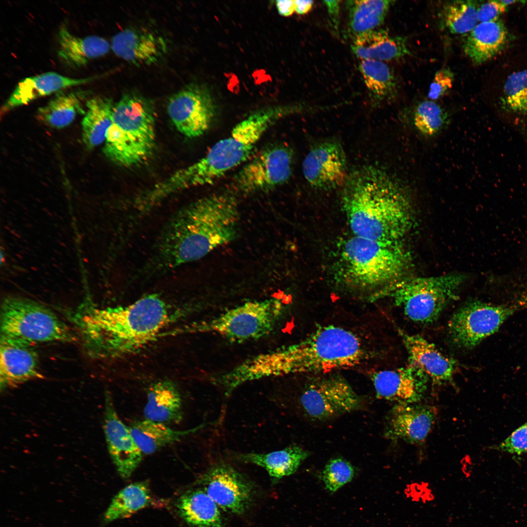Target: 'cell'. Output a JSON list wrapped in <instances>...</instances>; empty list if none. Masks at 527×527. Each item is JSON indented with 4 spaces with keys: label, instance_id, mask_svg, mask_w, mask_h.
I'll use <instances>...</instances> for the list:
<instances>
[{
    "label": "cell",
    "instance_id": "1",
    "mask_svg": "<svg viewBox=\"0 0 527 527\" xmlns=\"http://www.w3.org/2000/svg\"><path fill=\"white\" fill-rule=\"evenodd\" d=\"M240 223L238 203L232 194L214 193L194 201L165 224L144 266L145 273H163L203 257L234 241Z\"/></svg>",
    "mask_w": 527,
    "mask_h": 527
},
{
    "label": "cell",
    "instance_id": "2",
    "mask_svg": "<svg viewBox=\"0 0 527 527\" xmlns=\"http://www.w3.org/2000/svg\"><path fill=\"white\" fill-rule=\"evenodd\" d=\"M405 183L373 165L363 166L349 173L342 186L341 203L353 235L401 242L413 223Z\"/></svg>",
    "mask_w": 527,
    "mask_h": 527
},
{
    "label": "cell",
    "instance_id": "3",
    "mask_svg": "<svg viewBox=\"0 0 527 527\" xmlns=\"http://www.w3.org/2000/svg\"><path fill=\"white\" fill-rule=\"evenodd\" d=\"M362 340L346 328L319 327L304 339L254 356L240 364L241 379L247 383L303 373H326L355 366L370 358Z\"/></svg>",
    "mask_w": 527,
    "mask_h": 527
},
{
    "label": "cell",
    "instance_id": "4",
    "mask_svg": "<svg viewBox=\"0 0 527 527\" xmlns=\"http://www.w3.org/2000/svg\"><path fill=\"white\" fill-rule=\"evenodd\" d=\"M172 319L166 302L150 294L127 305L90 307L79 312L76 320L89 354L110 358L140 349L160 336Z\"/></svg>",
    "mask_w": 527,
    "mask_h": 527
},
{
    "label": "cell",
    "instance_id": "5",
    "mask_svg": "<svg viewBox=\"0 0 527 527\" xmlns=\"http://www.w3.org/2000/svg\"><path fill=\"white\" fill-rule=\"evenodd\" d=\"M300 111L298 105L259 110L237 124L230 134L215 143L201 159L154 185L153 191L164 201L194 187L211 184L249 158L265 132L281 118Z\"/></svg>",
    "mask_w": 527,
    "mask_h": 527
},
{
    "label": "cell",
    "instance_id": "6",
    "mask_svg": "<svg viewBox=\"0 0 527 527\" xmlns=\"http://www.w3.org/2000/svg\"><path fill=\"white\" fill-rule=\"evenodd\" d=\"M338 262V274L346 287L376 293L383 289L377 296L402 276L410 265V255L401 242L353 235L344 243Z\"/></svg>",
    "mask_w": 527,
    "mask_h": 527
},
{
    "label": "cell",
    "instance_id": "7",
    "mask_svg": "<svg viewBox=\"0 0 527 527\" xmlns=\"http://www.w3.org/2000/svg\"><path fill=\"white\" fill-rule=\"evenodd\" d=\"M155 138L152 102L139 94H124L114 103L103 149L105 156L121 166L140 164L152 154Z\"/></svg>",
    "mask_w": 527,
    "mask_h": 527
},
{
    "label": "cell",
    "instance_id": "8",
    "mask_svg": "<svg viewBox=\"0 0 527 527\" xmlns=\"http://www.w3.org/2000/svg\"><path fill=\"white\" fill-rule=\"evenodd\" d=\"M285 304L277 297L246 302L210 319L189 325L182 331L213 333L234 342L257 340L273 331Z\"/></svg>",
    "mask_w": 527,
    "mask_h": 527
},
{
    "label": "cell",
    "instance_id": "9",
    "mask_svg": "<svg viewBox=\"0 0 527 527\" xmlns=\"http://www.w3.org/2000/svg\"><path fill=\"white\" fill-rule=\"evenodd\" d=\"M0 313V336L33 345L52 342H72L76 336L52 310L33 300L8 297Z\"/></svg>",
    "mask_w": 527,
    "mask_h": 527
},
{
    "label": "cell",
    "instance_id": "10",
    "mask_svg": "<svg viewBox=\"0 0 527 527\" xmlns=\"http://www.w3.org/2000/svg\"><path fill=\"white\" fill-rule=\"evenodd\" d=\"M464 280L461 274L418 277L394 283L382 293L388 294L411 320L422 324L435 321L457 297Z\"/></svg>",
    "mask_w": 527,
    "mask_h": 527
},
{
    "label": "cell",
    "instance_id": "11",
    "mask_svg": "<svg viewBox=\"0 0 527 527\" xmlns=\"http://www.w3.org/2000/svg\"><path fill=\"white\" fill-rule=\"evenodd\" d=\"M299 405L310 419L328 421L359 410L362 398L342 376L332 374L309 383L299 398Z\"/></svg>",
    "mask_w": 527,
    "mask_h": 527
},
{
    "label": "cell",
    "instance_id": "12",
    "mask_svg": "<svg viewBox=\"0 0 527 527\" xmlns=\"http://www.w3.org/2000/svg\"><path fill=\"white\" fill-rule=\"evenodd\" d=\"M293 152L285 144L272 145L258 153L234 178L239 191L251 194L272 189L286 182L292 169Z\"/></svg>",
    "mask_w": 527,
    "mask_h": 527
},
{
    "label": "cell",
    "instance_id": "13",
    "mask_svg": "<svg viewBox=\"0 0 527 527\" xmlns=\"http://www.w3.org/2000/svg\"><path fill=\"white\" fill-rule=\"evenodd\" d=\"M515 310L512 306L480 301L469 303L454 313L449 322L451 339L459 346L474 347L497 332Z\"/></svg>",
    "mask_w": 527,
    "mask_h": 527
},
{
    "label": "cell",
    "instance_id": "14",
    "mask_svg": "<svg viewBox=\"0 0 527 527\" xmlns=\"http://www.w3.org/2000/svg\"><path fill=\"white\" fill-rule=\"evenodd\" d=\"M167 110L177 130L193 139L209 129L216 115V106L207 87L191 83L170 97Z\"/></svg>",
    "mask_w": 527,
    "mask_h": 527
},
{
    "label": "cell",
    "instance_id": "15",
    "mask_svg": "<svg viewBox=\"0 0 527 527\" xmlns=\"http://www.w3.org/2000/svg\"><path fill=\"white\" fill-rule=\"evenodd\" d=\"M198 482L218 507L230 513L243 514L252 500L253 484L226 463L219 462L211 466Z\"/></svg>",
    "mask_w": 527,
    "mask_h": 527
},
{
    "label": "cell",
    "instance_id": "16",
    "mask_svg": "<svg viewBox=\"0 0 527 527\" xmlns=\"http://www.w3.org/2000/svg\"><path fill=\"white\" fill-rule=\"evenodd\" d=\"M302 170L308 183L316 189L327 190L342 187L349 174L340 142L328 139L313 145L304 160Z\"/></svg>",
    "mask_w": 527,
    "mask_h": 527
},
{
    "label": "cell",
    "instance_id": "17",
    "mask_svg": "<svg viewBox=\"0 0 527 527\" xmlns=\"http://www.w3.org/2000/svg\"><path fill=\"white\" fill-rule=\"evenodd\" d=\"M437 416L432 405L415 403H396L388 412L384 436L393 441L421 444L431 431Z\"/></svg>",
    "mask_w": 527,
    "mask_h": 527
},
{
    "label": "cell",
    "instance_id": "18",
    "mask_svg": "<svg viewBox=\"0 0 527 527\" xmlns=\"http://www.w3.org/2000/svg\"><path fill=\"white\" fill-rule=\"evenodd\" d=\"M103 428L108 450L119 475L130 477L142 460L141 449L119 417L111 398L106 395Z\"/></svg>",
    "mask_w": 527,
    "mask_h": 527
},
{
    "label": "cell",
    "instance_id": "19",
    "mask_svg": "<svg viewBox=\"0 0 527 527\" xmlns=\"http://www.w3.org/2000/svg\"><path fill=\"white\" fill-rule=\"evenodd\" d=\"M370 379L377 397L397 403H415L421 400L426 389L427 376L415 365L372 373Z\"/></svg>",
    "mask_w": 527,
    "mask_h": 527
},
{
    "label": "cell",
    "instance_id": "20",
    "mask_svg": "<svg viewBox=\"0 0 527 527\" xmlns=\"http://www.w3.org/2000/svg\"><path fill=\"white\" fill-rule=\"evenodd\" d=\"M33 345L0 336L1 390L42 377Z\"/></svg>",
    "mask_w": 527,
    "mask_h": 527
},
{
    "label": "cell",
    "instance_id": "21",
    "mask_svg": "<svg viewBox=\"0 0 527 527\" xmlns=\"http://www.w3.org/2000/svg\"><path fill=\"white\" fill-rule=\"evenodd\" d=\"M111 49L118 57L137 66L149 65L158 61L166 51L162 38L145 30L127 28L116 34Z\"/></svg>",
    "mask_w": 527,
    "mask_h": 527
},
{
    "label": "cell",
    "instance_id": "22",
    "mask_svg": "<svg viewBox=\"0 0 527 527\" xmlns=\"http://www.w3.org/2000/svg\"><path fill=\"white\" fill-rule=\"evenodd\" d=\"M398 332L406 348L409 363L422 371L434 383L442 384L452 381L456 364L442 354L435 346L422 337Z\"/></svg>",
    "mask_w": 527,
    "mask_h": 527
},
{
    "label": "cell",
    "instance_id": "23",
    "mask_svg": "<svg viewBox=\"0 0 527 527\" xmlns=\"http://www.w3.org/2000/svg\"><path fill=\"white\" fill-rule=\"evenodd\" d=\"M97 77L73 78L54 72H48L28 77L21 80L7 99L1 109L5 114L18 106L42 97L57 93L64 89L84 84Z\"/></svg>",
    "mask_w": 527,
    "mask_h": 527
},
{
    "label": "cell",
    "instance_id": "24",
    "mask_svg": "<svg viewBox=\"0 0 527 527\" xmlns=\"http://www.w3.org/2000/svg\"><path fill=\"white\" fill-rule=\"evenodd\" d=\"M58 42V55L60 59L72 68L86 65L91 61L107 54L111 48L108 41L101 37H78L65 26L59 29Z\"/></svg>",
    "mask_w": 527,
    "mask_h": 527
},
{
    "label": "cell",
    "instance_id": "25",
    "mask_svg": "<svg viewBox=\"0 0 527 527\" xmlns=\"http://www.w3.org/2000/svg\"><path fill=\"white\" fill-rule=\"evenodd\" d=\"M351 48L360 60L384 61L410 54L405 37L392 36L383 29L377 28L355 37Z\"/></svg>",
    "mask_w": 527,
    "mask_h": 527
},
{
    "label": "cell",
    "instance_id": "26",
    "mask_svg": "<svg viewBox=\"0 0 527 527\" xmlns=\"http://www.w3.org/2000/svg\"><path fill=\"white\" fill-rule=\"evenodd\" d=\"M182 400L176 384L162 380L148 388L143 410L147 419L165 425L178 424L182 419Z\"/></svg>",
    "mask_w": 527,
    "mask_h": 527
},
{
    "label": "cell",
    "instance_id": "27",
    "mask_svg": "<svg viewBox=\"0 0 527 527\" xmlns=\"http://www.w3.org/2000/svg\"><path fill=\"white\" fill-rule=\"evenodd\" d=\"M507 38V29L501 21L479 22L468 33L464 51L474 64H481L498 54Z\"/></svg>",
    "mask_w": 527,
    "mask_h": 527
},
{
    "label": "cell",
    "instance_id": "28",
    "mask_svg": "<svg viewBox=\"0 0 527 527\" xmlns=\"http://www.w3.org/2000/svg\"><path fill=\"white\" fill-rule=\"evenodd\" d=\"M309 453L302 447L292 446L265 453H244L234 455L238 461L264 468L274 480L295 473Z\"/></svg>",
    "mask_w": 527,
    "mask_h": 527
},
{
    "label": "cell",
    "instance_id": "29",
    "mask_svg": "<svg viewBox=\"0 0 527 527\" xmlns=\"http://www.w3.org/2000/svg\"><path fill=\"white\" fill-rule=\"evenodd\" d=\"M176 506L181 517L192 527H223L218 505L202 489L187 490Z\"/></svg>",
    "mask_w": 527,
    "mask_h": 527
},
{
    "label": "cell",
    "instance_id": "30",
    "mask_svg": "<svg viewBox=\"0 0 527 527\" xmlns=\"http://www.w3.org/2000/svg\"><path fill=\"white\" fill-rule=\"evenodd\" d=\"M87 93L82 90L60 91L45 105L40 107L37 118L46 125L62 128L70 124L83 112V103Z\"/></svg>",
    "mask_w": 527,
    "mask_h": 527
},
{
    "label": "cell",
    "instance_id": "31",
    "mask_svg": "<svg viewBox=\"0 0 527 527\" xmlns=\"http://www.w3.org/2000/svg\"><path fill=\"white\" fill-rule=\"evenodd\" d=\"M201 426L185 430H174L166 425L147 419L137 421L129 426L136 444L144 454H151L168 445L194 433Z\"/></svg>",
    "mask_w": 527,
    "mask_h": 527
},
{
    "label": "cell",
    "instance_id": "32",
    "mask_svg": "<svg viewBox=\"0 0 527 527\" xmlns=\"http://www.w3.org/2000/svg\"><path fill=\"white\" fill-rule=\"evenodd\" d=\"M114 105L111 99L101 96L91 98L86 102L82 135L88 148H93L105 141L106 131L112 122Z\"/></svg>",
    "mask_w": 527,
    "mask_h": 527
},
{
    "label": "cell",
    "instance_id": "33",
    "mask_svg": "<svg viewBox=\"0 0 527 527\" xmlns=\"http://www.w3.org/2000/svg\"><path fill=\"white\" fill-rule=\"evenodd\" d=\"M392 2L386 0L346 1L348 27L354 37L376 29L382 24Z\"/></svg>",
    "mask_w": 527,
    "mask_h": 527
},
{
    "label": "cell",
    "instance_id": "34",
    "mask_svg": "<svg viewBox=\"0 0 527 527\" xmlns=\"http://www.w3.org/2000/svg\"><path fill=\"white\" fill-rule=\"evenodd\" d=\"M153 498L148 481L130 484L113 498L105 511L103 520L109 523L130 517L152 504Z\"/></svg>",
    "mask_w": 527,
    "mask_h": 527
},
{
    "label": "cell",
    "instance_id": "35",
    "mask_svg": "<svg viewBox=\"0 0 527 527\" xmlns=\"http://www.w3.org/2000/svg\"><path fill=\"white\" fill-rule=\"evenodd\" d=\"M359 68L371 99L377 105L394 99L397 83L390 68L384 61L361 60Z\"/></svg>",
    "mask_w": 527,
    "mask_h": 527
},
{
    "label": "cell",
    "instance_id": "36",
    "mask_svg": "<svg viewBox=\"0 0 527 527\" xmlns=\"http://www.w3.org/2000/svg\"><path fill=\"white\" fill-rule=\"evenodd\" d=\"M409 122L414 131L426 139L440 136L448 127L450 116L438 103L431 100L420 102L414 108Z\"/></svg>",
    "mask_w": 527,
    "mask_h": 527
},
{
    "label": "cell",
    "instance_id": "37",
    "mask_svg": "<svg viewBox=\"0 0 527 527\" xmlns=\"http://www.w3.org/2000/svg\"><path fill=\"white\" fill-rule=\"evenodd\" d=\"M477 8L472 0H456L445 4L442 12L445 27L454 34L470 33L479 23Z\"/></svg>",
    "mask_w": 527,
    "mask_h": 527
},
{
    "label": "cell",
    "instance_id": "38",
    "mask_svg": "<svg viewBox=\"0 0 527 527\" xmlns=\"http://www.w3.org/2000/svg\"><path fill=\"white\" fill-rule=\"evenodd\" d=\"M502 103L505 109L527 116V70L515 72L508 77Z\"/></svg>",
    "mask_w": 527,
    "mask_h": 527
},
{
    "label": "cell",
    "instance_id": "39",
    "mask_svg": "<svg viewBox=\"0 0 527 527\" xmlns=\"http://www.w3.org/2000/svg\"><path fill=\"white\" fill-rule=\"evenodd\" d=\"M355 471L350 462L341 458L330 460L322 472V478L325 487L335 492L351 481Z\"/></svg>",
    "mask_w": 527,
    "mask_h": 527
},
{
    "label": "cell",
    "instance_id": "40",
    "mask_svg": "<svg viewBox=\"0 0 527 527\" xmlns=\"http://www.w3.org/2000/svg\"><path fill=\"white\" fill-rule=\"evenodd\" d=\"M498 448L512 454L527 453V422L517 428L500 443Z\"/></svg>",
    "mask_w": 527,
    "mask_h": 527
},
{
    "label": "cell",
    "instance_id": "41",
    "mask_svg": "<svg viewBox=\"0 0 527 527\" xmlns=\"http://www.w3.org/2000/svg\"><path fill=\"white\" fill-rule=\"evenodd\" d=\"M453 79V74L448 68H445L437 71L428 93L430 100L436 101L445 95L452 87Z\"/></svg>",
    "mask_w": 527,
    "mask_h": 527
},
{
    "label": "cell",
    "instance_id": "42",
    "mask_svg": "<svg viewBox=\"0 0 527 527\" xmlns=\"http://www.w3.org/2000/svg\"><path fill=\"white\" fill-rule=\"evenodd\" d=\"M507 7L501 0H490L481 4L477 8L478 22H493L498 20L499 17L506 11Z\"/></svg>",
    "mask_w": 527,
    "mask_h": 527
},
{
    "label": "cell",
    "instance_id": "43",
    "mask_svg": "<svg viewBox=\"0 0 527 527\" xmlns=\"http://www.w3.org/2000/svg\"><path fill=\"white\" fill-rule=\"evenodd\" d=\"M340 2V0H324V1L327 8L332 25L336 30H337L339 25Z\"/></svg>",
    "mask_w": 527,
    "mask_h": 527
},
{
    "label": "cell",
    "instance_id": "44",
    "mask_svg": "<svg viewBox=\"0 0 527 527\" xmlns=\"http://www.w3.org/2000/svg\"><path fill=\"white\" fill-rule=\"evenodd\" d=\"M276 6L278 13L283 16H290L295 12V0H278L276 1Z\"/></svg>",
    "mask_w": 527,
    "mask_h": 527
},
{
    "label": "cell",
    "instance_id": "45",
    "mask_svg": "<svg viewBox=\"0 0 527 527\" xmlns=\"http://www.w3.org/2000/svg\"><path fill=\"white\" fill-rule=\"evenodd\" d=\"M314 1L312 0H295V12L299 15L307 13L312 9Z\"/></svg>",
    "mask_w": 527,
    "mask_h": 527
},
{
    "label": "cell",
    "instance_id": "46",
    "mask_svg": "<svg viewBox=\"0 0 527 527\" xmlns=\"http://www.w3.org/2000/svg\"><path fill=\"white\" fill-rule=\"evenodd\" d=\"M501 1L504 4H505L507 6L508 5H510L511 4H513L514 3H515L516 2V1H515V0H501Z\"/></svg>",
    "mask_w": 527,
    "mask_h": 527
},
{
    "label": "cell",
    "instance_id": "47",
    "mask_svg": "<svg viewBox=\"0 0 527 527\" xmlns=\"http://www.w3.org/2000/svg\"><path fill=\"white\" fill-rule=\"evenodd\" d=\"M522 302L524 303L525 304L527 305V292L525 294V296L523 297Z\"/></svg>",
    "mask_w": 527,
    "mask_h": 527
},
{
    "label": "cell",
    "instance_id": "48",
    "mask_svg": "<svg viewBox=\"0 0 527 527\" xmlns=\"http://www.w3.org/2000/svg\"><path fill=\"white\" fill-rule=\"evenodd\" d=\"M380 291H379V292H380ZM379 292H378V293H379ZM378 293H377V294H378ZM377 294H376V295H377ZM374 298H373V299H374Z\"/></svg>",
    "mask_w": 527,
    "mask_h": 527
}]
</instances>
